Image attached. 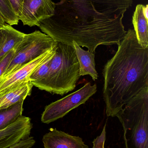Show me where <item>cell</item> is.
<instances>
[{"mask_svg":"<svg viewBox=\"0 0 148 148\" xmlns=\"http://www.w3.org/2000/svg\"><path fill=\"white\" fill-rule=\"evenodd\" d=\"M2 42L0 47V61L22 40L25 34L6 24L0 29Z\"/></svg>","mask_w":148,"mask_h":148,"instance_id":"13","label":"cell"},{"mask_svg":"<svg viewBox=\"0 0 148 148\" xmlns=\"http://www.w3.org/2000/svg\"><path fill=\"white\" fill-rule=\"evenodd\" d=\"M14 53V49H12L5 56V57H3L0 61V78L2 76L4 73L7 66L9 64L11 59L13 58Z\"/></svg>","mask_w":148,"mask_h":148,"instance_id":"17","label":"cell"},{"mask_svg":"<svg viewBox=\"0 0 148 148\" xmlns=\"http://www.w3.org/2000/svg\"><path fill=\"white\" fill-rule=\"evenodd\" d=\"M54 54L47 58L34 70L29 77V80L31 83L40 82L45 77L48 71L51 59Z\"/></svg>","mask_w":148,"mask_h":148,"instance_id":"16","label":"cell"},{"mask_svg":"<svg viewBox=\"0 0 148 148\" xmlns=\"http://www.w3.org/2000/svg\"><path fill=\"white\" fill-rule=\"evenodd\" d=\"M33 85L30 81L15 84L0 93V109L8 108L30 95Z\"/></svg>","mask_w":148,"mask_h":148,"instance_id":"10","label":"cell"},{"mask_svg":"<svg viewBox=\"0 0 148 148\" xmlns=\"http://www.w3.org/2000/svg\"><path fill=\"white\" fill-rule=\"evenodd\" d=\"M55 8L51 0H23L19 20L23 25L38 27L42 21L54 15Z\"/></svg>","mask_w":148,"mask_h":148,"instance_id":"7","label":"cell"},{"mask_svg":"<svg viewBox=\"0 0 148 148\" xmlns=\"http://www.w3.org/2000/svg\"><path fill=\"white\" fill-rule=\"evenodd\" d=\"M23 101L22 100L8 108L0 109V130L14 123L22 116Z\"/></svg>","mask_w":148,"mask_h":148,"instance_id":"14","label":"cell"},{"mask_svg":"<svg viewBox=\"0 0 148 148\" xmlns=\"http://www.w3.org/2000/svg\"><path fill=\"white\" fill-rule=\"evenodd\" d=\"M9 1L14 12L19 19L23 0H9Z\"/></svg>","mask_w":148,"mask_h":148,"instance_id":"20","label":"cell"},{"mask_svg":"<svg viewBox=\"0 0 148 148\" xmlns=\"http://www.w3.org/2000/svg\"><path fill=\"white\" fill-rule=\"evenodd\" d=\"M0 14L7 24L10 26L18 24L19 18L14 12L9 0H0Z\"/></svg>","mask_w":148,"mask_h":148,"instance_id":"15","label":"cell"},{"mask_svg":"<svg viewBox=\"0 0 148 148\" xmlns=\"http://www.w3.org/2000/svg\"><path fill=\"white\" fill-rule=\"evenodd\" d=\"M2 40V37L1 35L0 34V47H1V45Z\"/></svg>","mask_w":148,"mask_h":148,"instance_id":"22","label":"cell"},{"mask_svg":"<svg viewBox=\"0 0 148 148\" xmlns=\"http://www.w3.org/2000/svg\"><path fill=\"white\" fill-rule=\"evenodd\" d=\"M56 47L42 55L33 60L22 65L4 77L0 78V93L24 81H29L34 70L51 56L55 53Z\"/></svg>","mask_w":148,"mask_h":148,"instance_id":"8","label":"cell"},{"mask_svg":"<svg viewBox=\"0 0 148 148\" xmlns=\"http://www.w3.org/2000/svg\"><path fill=\"white\" fill-rule=\"evenodd\" d=\"M57 44V42L50 36L39 30L25 34L22 40L14 49V54L1 78L55 48Z\"/></svg>","mask_w":148,"mask_h":148,"instance_id":"5","label":"cell"},{"mask_svg":"<svg viewBox=\"0 0 148 148\" xmlns=\"http://www.w3.org/2000/svg\"><path fill=\"white\" fill-rule=\"evenodd\" d=\"M42 142L44 148H89L82 138L52 129L43 135Z\"/></svg>","mask_w":148,"mask_h":148,"instance_id":"9","label":"cell"},{"mask_svg":"<svg viewBox=\"0 0 148 148\" xmlns=\"http://www.w3.org/2000/svg\"><path fill=\"white\" fill-rule=\"evenodd\" d=\"M106 126L107 123L105 124L101 134L97 136L93 141V148H105V141L106 140Z\"/></svg>","mask_w":148,"mask_h":148,"instance_id":"18","label":"cell"},{"mask_svg":"<svg viewBox=\"0 0 148 148\" xmlns=\"http://www.w3.org/2000/svg\"><path fill=\"white\" fill-rule=\"evenodd\" d=\"M80 77L74 47L57 42L47 73L41 81L32 84L41 90L63 96L75 89Z\"/></svg>","mask_w":148,"mask_h":148,"instance_id":"3","label":"cell"},{"mask_svg":"<svg viewBox=\"0 0 148 148\" xmlns=\"http://www.w3.org/2000/svg\"><path fill=\"white\" fill-rule=\"evenodd\" d=\"M97 91L96 84L88 82L80 89L47 105L42 114V122L46 124L63 118L70 111L85 103Z\"/></svg>","mask_w":148,"mask_h":148,"instance_id":"6","label":"cell"},{"mask_svg":"<svg viewBox=\"0 0 148 148\" xmlns=\"http://www.w3.org/2000/svg\"><path fill=\"white\" fill-rule=\"evenodd\" d=\"M148 5L138 4L133 16L132 23L136 38L140 45L148 48Z\"/></svg>","mask_w":148,"mask_h":148,"instance_id":"11","label":"cell"},{"mask_svg":"<svg viewBox=\"0 0 148 148\" xmlns=\"http://www.w3.org/2000/svg\"><path fill=\"white\" fill-rule=\"evenodd\" d=\"M36 141L33 137L29 136L9 148H31L35 144Z\"/></svg>","mask_w":148,"mask_h":148,"instance_id":"19","label":"cell"},{"mask_svg":"<svg viewBox=\"0 0 148 148\" xmlns=\"http://www.w3.org/2000/svg\"><path fill=\"white\" fill-rule=\"evenodd\" d=\"M6 23L4 20H3V18L2 16L0 14V29Z\"/></svg>","mask_w":148,"mask_h":148,"instance_id":"21","label":"cell"},{"mask_svg":"<svg viewBox=\"0 0 148 148\" xmlns=\"http://www.w3.org/2000/svg\"><path fill=\"white\" fill-rule=\"evenodd\" d=\"M134 0H61L54 15L38 27L57 42H74L94 53L100 45L120 44L127 31L124 14Z\"/></svg>","mask_w":148,"mask_h":148,"instance_id":"1","label":"cell"},{"mask_svg":"<svg viewBox=\"0 0 148 148\" xmlns=\"http://www.w3.org/2000/svg\"><path fill=\"white\" fill-rule=\"evenodd\" d=\"M118 46L103 70V98L108 117H115L125 105L148 88V48L140 45L132 29Z\"/></svg>","mask_w":148,"mask_h":148,"instance_id":"2","label":"cell"},{"mask_svg":"<svg viewBox=\"0 0 148 148\" xmlns=\"http://www.w3.org/2000/svg\"><path fill=\"white\" fill-rule=\"evenodd\" d=\"M124 132L126 148H148V88L116 114Z\"/></svg>","mask_w":148,"mask_h":148,"instance_id":"4","label":"cell"},{"mask_svg":"<svg viewBox=\"0 0 148 148\" xmlns=\"http://www.w3.org/2000/svg\"><path fill=\"white\" fill-rule=\"evenodd\" d=\"M72 45L79 62L80 76L89 75L94 81L97 80L98 74L96 69L94 53L84 50L74 42H73Z\"/></svg>","mask_w":148,"mask_h":148,"instance_id":"12","label":"cell"}]
</instances>
